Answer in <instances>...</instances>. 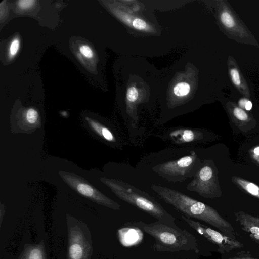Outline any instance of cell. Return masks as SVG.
I'll return each mask as SVG.
<instances>
[{"label": "cell", "instance_id": "24", "mask_svg": "<svg viewBox=\"0 0 259 259\" xmlns=\"http://www.w3.org/2000/svg\"><path fill=\"white\" fill-rule=\"evenodd\" d=\"M133 27L138 30H145L147 28L146 22L140 18L135 19L132 22Z\"/></svg>", "mask_w": 259, "mask_h": 259}, {"label": "cell", "instance_id": "7", "mask_svg": "<svg viewBox=\"0 0 259 259\" xmlns=\"http://www.w3.org/2000/svg\"><path fill=\"white\" fill-rule=\"evenodd\" d=\"M193 178L192 180L186 186L188 190L195 192L206 198L212 199L221 195L217 172L209 160L202 161Z\"/></svg>", "mask_w": 259, "mask_h": 259}, {"label": "cell", "instance_id": "2", "mask_svg": "<svg viewBox=\"0 0 259 259\" xmlns=\"http://www.w3.org/2000/svg\"><path fill=\"white\" fill-rule=\"evenodd\" d=\"M202 161L194 150L188 147L167 148L145 155L137 166L147 167L168 182H182L193 177Z\"/></svg>", "mask_w": 259, "mask_h": 259}, {"label": "cell", "instance_id": "9", "mask_svg": "<svg viewBox=\"0 0 259 259\" xmlns=\"http://www.w3.org/2000/svg\"><path fill=\"white\" fill-rule=\"evenodd\" d=\"M234 219L228 220L232 226L237 239L244 244L259 246V217L243 211L233 213Z\"/></svg>", "mask_w": 259, "mask_h": 259}, {"label": "cell", "instance_id": "14", "mask_svg": "<svg viewBox=\"0 0 259 259\" xmlns=\"http://www.w3.org/2000/svg\"><path fill=\"white\" fill-rule=\"evenodd\" d=\"M219 259H259V246L244 244L221 254Z\"/></svg>", "mask_w": 259, "mask_h": 259}, {"label": "cell", "instance_id": "3", "mask_svg": "<svg viewBox=\"0 0 259 259\" xmlns=\"http://www.w3.org/2000/svg\"><path fill=\"white\" fill-rule=\"evenodd\" d=\"M151 189L163 201L174 206L184 215L201 221L227 236L237 239L231 224L212 207L165 186L153 185Z\"/></svg>", "mask_w": 259, "mask_h": 259}, {"label": "cell", "instance_id": "6", "mask_svg": "<svg viewBox=\"0 0 259 259\" xmlns=\"http://www.w3.org/2000/svg\"><path fill=\"white\" fill-rule=\"evenodd\" d=\"M66 225L65 259H94L93 242L87 225L79 222Z\"/></svg>", "mask_w": 259, "mask_h": 259}, {"label": "cell", "instance_id": "1", "mask_svg": "<svg viewBox=\"0 0 259 259\" xmlns=\"http://www.w3.org/2000/svg\"><path fill=\"white\" fill-rule=\"evenodd\" d=\"M128 224L152 236L155 240L152 249L156 252L179 256H180L179 253L184 252H194L196 255H211V252H214L213 250L200 245L195 235L180 228L175 222L157 221L147 224L139 221Z\"/></svg>", "mask_w": 259, "mask_h": 259}, {"label": "cell", "instance_id": "18", "mask_svg": "<svg viewBox=\"0 0 259 259\" xmlns=\"http://www.w3.org/2000/svg\"><path fill=\"white\" fill-rule=\"evenodd\" d=\"M190 90L189 84L186 82H180L176 85L174 88V94L179 97H183L187 95Z\"/></svg>", "mask_w": 259, "mask_h": 259}, {"label": "cell", "instance_id": "22", "mask_svg": "<svg viewBox=\"0 0 259 259\" xmlns=\"http://www.w3.org/2000/svg\"><path fill=\"white\" fill-rule=\"evenodd\" d=\"M81 54L87 59H92L94 56V52L92 48L87 45H82L79 48Z\"/></svg>", "mask_w": 259, "mask_h": 259}, {"label": "cell", "instance_id": "11", "mask_svg": "<svg viewBox=\"0 0 259 259\" xmlns=\"http://www.w3.org/2000/svg\"><path fill=\"white\" fill-rule=\"evenodd\" d=\"M60 174L63 179L71 187L82 195L90 198L99 204L113 210H116L120 209V204L104 195L74 174L65 172H60Z\"/></svg>", "mask_w": 259, "mask_h": 259}, {"label": "cell", "instance_id": "20", "mask_svg": "<svg viewBox=\"0 0 259 259\" xmlns=\"http://www.w3.org/2000/svg\"><path fill=\"white\" fill-rule=\"evenodd\" d=\"M38 118L37 111L33 108H29L26 112V119L30 124H34L36 122Z\"/></svg>", "mask_w": 259, "mask_h": 259}, {"label": "cell", "instance_id": "27", "mask_svg": "<svg viewBox=\"0 0 259 259\" xmlns=\"http://www.w3.org/2000/svg\"><path fill=\"white\" fill-rule=\"evenodd\" d=\"M249 100L245 97L241 98L238 100L237 105L240 108L245 110V105Z\"/></svg>", "mask_w": 259, "mask_h": 259}, {"label": "cell", "instance_id": "4", "mask_svg": "<svg viewBox=\"0 0 259 259\" xmlns=\"http://www.w3.org/2000/svg\"><path fill=\"white\" fill-rule=\"evenodd\" d=\"M101 181L120 199L163 222H175L169 213L148 193L120 180L101 178Z\"/></svg>", "mask_w": 259, "mask_h": 259}, {"label": "cell", "instance_id": "17", "mask_svg": "<svg viewBox=\"0 0 259 259\" xmlns=\"http://www.w3.org/2000/svg\"><path fill=\"white\" fill-rule=\"evenodd\" d=\"M232 181L247 193L259 198V186L255 184L237 177H232Z\"/></svg>", "mask_w": 259, "mask_h": 259}, {"label": "cell", "instance_id": "21", "mask_svg": "<svg viewBox=\"0 0 259 259\" xmlns=\"http://www.w3.org/2000/svg\"><path fill=\"white\" fill-rule=\"evenodd\" d=\"M139 96V92L138 89L135 87H130L127 91L126 98L130 102H135Z\"/></svg>", "mask_w": 259, "mask_h": 259}, {"label": "cell", "instance_id": "5", "mask_svg": "<svg viewBox=\"0 0 259 259\" xmlns=\"http://www.w3.org/2000/svg\"><path fill=\"white\" fill-rule=\"evenodd\" d=\"M217 8L219 27L227 37L238 43L259 47L255 36L228 1H218Z\"/></svg>", "mask_w": 259, "mask_h": 259}, {"label": "cell", "instance_id": "8", "mask_svg": "<svg viewBox=\"0 0 259 259\" xmlns=\"http://www.w3.org/2000/svg\"><path fill=\"white\" fill-rule=\"evenodd\" d=\"M182 219L198 234L215 246L218 248V252L221 254L244 245L238 240L231 238L220 231L199 221H195L184 215H182Z\"/></svg>", "mask_w": 259, "mask_h": 259}, {"label": "cell", "instance_id": "10", "mask_svg": "<svg viewBox=\"0 0 259 259\" xmlns=\"http://www.w3.org/2000/svg\"><path fill=\"white\" fill-rule=\"evenodd\" d=\"M170 144L181 147L194 146L209 139L204 129L182 126L171 127L155 136Z\"/></svg>", "mask_w": 259, "mask_h": 259}, {"label": "cell", "instance_id": "15", "mask_svg": "<svg viewBox=\"0 0 259 259\" xmlns=\"http://www.w3.org/2000/svg\"><path fill=\"white\" fill-rule=\"evenodd\" d=\"M85 120L88 122L91 128L99 136L102 137L107 141L122 146L123 142L121 140L117 138L115 134L108 127L103 126L99 122L89 117H85Z\"/></svg>", "mask_w": 259, "mask_h": 259}, {"label": "cell", "instance_id": "26", "mask_svg": "<svg viewBox=\"0 0 259 259\" xmlns=\"http://www.w3.org/2000/svg\"><path fill=\"white\" fill-rule=\"evenodd\" d=\"M164 255H161L160 257H156V258L152 257V258H149L148 259H186L182 256L174 254H168V255H166V254H164Z\"/></svg>", "mask_w": 259, "mask_h": 259}, {"label": "cell", "instance_id": "13", "mask_svg": "<svg viewBox=\"0 0 259 259\" xmlns=\"http://www.w3.org/2000/svg\"><path fill=\"white\" fill-rule=\"evenodd\" d=\"M226 108L232 121L243 130V128L249 127V125L255 122L252 115L249 114L238 105L229 101L226 103Z\"/></svg>", "mask_w": 259, "mask_h": 259}, {"label": "cell", "instance_id": "25", "mask_svg": "<svg viewBox=\"0 0 259 259\" xmlns=\"http://www.w3.org/2000/svg\"><path fill=\"white\" fill-rule=\"evenodd\" d=\"M250 155L253 160L259 164V146L252 148L249 152Z\"/></svg>", "mask_w": 259, "mask_h": 259}, {"label": "cell", "instance_id": "19", "mask_svg": "<svg viewBox=\"0 0 259 259\" xmlns=\"http://www.w3.org/2000/svg\"><path fill=\"white\" fill-rule=\"evenodd\" d=\"M20 47V41L18 37H15L11 41L9 48V57L14 58L18 53Z\"/></svg>", "mask_w": 259, "mask_h": 259}, {"label": "cell", "instance_id": "16", "mask_svg": "<svg viewBox=\"0 0 259 259\" xmlns=\"http://www.w3.org/2000/svg\"><path fill=\"white\" fill-rule=\"evenodd\" d=\"M17 259H47L44 243L37 244H26Z\"/></svg>", "mask_w": 259, "mask_h": 259}, {"label": "cell", "instance_id": "28", "mask_svg": "<svg viewBox=\"0 0 259 259\" xmlns=\"http://www.w3.org/2000/svg\"><path fill=\"white\" fill-rule=\"evenodd\" d=\"M252 106V102L250 100H249L245 105V110L247 111H249L251 109Z\"/></svg>", "mask_w": 259, "mask_h": 259}, {"label": "cell", "instance_id": "23", "mask_svg": "<svg viewBox=\"0 0 259 259\" xmlns=\"http://www.w3.org/2000/svg\"><path fill=\"white\" fill-rule=\"evenodd\" d=\"M36 2L34 0H20L18 1V7L22 10H27L31 8Z\"/></svg>", "mask_w": 259, "mask_h": 259}, {"label": "cell", "instance_id": "12", "mask_svg": "<svg viewBox=\"0 0 259 259\" xmlns=\"http://www.w3.org/2000/svg\"><path fill=\"white\" fill-rule=\"evenodd\" d=\"M227 64L228 74L233 84L244 97L250 99L251 93L248 84L236 60L229 56Z\"/></svg>", "mask_w": 259, "mask_h": 259}]
</instances>
